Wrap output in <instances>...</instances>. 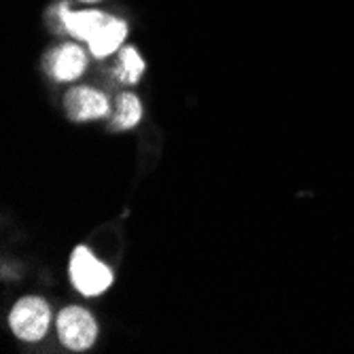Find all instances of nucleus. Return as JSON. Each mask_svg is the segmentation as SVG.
Wrapping results in <instances>:
<instances>
[{"mask_svg": "<svg viewBox=\"0 0 354 354\" xmlns=\"http://www.w3.org/2000/svg\"><path fill=\"white\" fill-rule=\"evenodd\" d=\"M71 278H73L75 286L87 297L104 293L106 288L111 286V282H113L111 270L104 263H100L98 259H95V257L85 246H79L73 252Z\"/></svg>", "mask_w": 354, "mask_h": 354, "instance_id": "obj_1", "label": "nucleus"}, {"mask_svg": "<svg viewBox=\"0 0 354 354\" xmlns=\"http://www.w3.org/2000/svg\"><path fill=\"white\" fill-rule=\"evenodd\" d=\"M49 306L41 297H24L11 310V329L19 339L39 342L49 329Z\"/></svg>", "mask_w": 354, "mask_h": 354, "instance_id": "obj_2", "label": "nucleus"}, {"mask_svg": "<svg viewBox=\"0 0 354 354\" xmlns=\"http://www.w3.org/2000/svg\"><path fill=\"white\" fill-rule=\"evenodd\" d=\"M57 333L62 344L71 350H87L98 337V325L83 308H66L57 316Z\"/></svg>", "mask_w": 354, "mask_h": 354, "instance_id": "obj_3", "label": "nucleus"}, {"mask_svg": "<svg viewBox=\"0 0 354 354\" xmlns=\"http://www.w3.org/2000/svg\"><path fill=\"white\" fill-rule=\"evenodd\" d=\"M66 113L75 121H89V119H98L109 113V100L100 91L89 89V87H75L66 93V100H64Z\"/></svg>", "mask_w": 354, "mask_h": 354, "instance_id": "obj_4", "label": "nucleus"}, {"mask_svg": "<svg viewBox=\"0 0 354 354\" xmlns=\"http://www.w3.org/2000/svg\"><path fill=\"white\" fill-rule=\"evenodd\" d=\"M49 71L57 81H73L85 71V53L77 45H64L51 53Z\"/></svg>", "mask_w": 354, "mask_h": 354, "instance_id": "obj_5", "label": "nucleus"}, {"mask_svg": "<svg viewBox=\"0 0 354 354\" xmlns=\"http://www.w3.org/2000/svg\"><path fill=\"white\" fill-rule=\"evenodd\" d=\"M125 35H127L125 21L106 15L102 26L95 30V35L87 43H89V49H91V53L95 57H106V55H111L123 43Z\"/></svg>", "mask_w": 354, "mask_h": 354, "instance_id": "obj_6", "label": "nucleus"}, {"mask_svg": "<svg viewBox=\"0 0 354 354\" xmlns=\"http://www.w3.org/2000/svg\"><path fill=\"white\" fill-rule=\"evenodd\" d=\"M59 17L64 28L81 41H89L106 19V15L100 11H68L66 5L59 9Z\"/></svg>", "mask_w": 354, "mask_h": 354, "instance_id": "obj_7", "label": "nucleus"}, {"mask_svg": "<svg viewBox=\"0 0 354 354\" xmlns=\"http://www.w3.org/2000/svg\"><path fill=\"white\" fill-rule=\"evenodd\" d=\"M142 106L140 100L132 93H121L119 104H117V115L113 119L115 130H127V127H134L140 121Z\"/></svg>", "mask_w": 354, "mask_h": 354, "instance_id": "obj_8", "label": "nucleus"}, {"mask_svg": "<svg viewBox=\"0 0 354 354\" xmlns=\"http://www.w3.org/2000/svg\"><path fill=\"white\" fill-rule=\"evenodd\" d=\"M142 73H145V62L138 55V51L134 47L121 49V64L117 68V77L123 83H136Z\"/></svg>", "mask_w": 354, "mask_h": 354, "instance_id": "obj_9", "label": "nucleus"}, {"mask_svg": "<svg viewBox=\"0 0 354 354\" xmlns=\"http://www.w3.org/2000/svg\"><path fill=\"white\" fill-rule=\"evenodd\" d=\"M83 3H98V0H83Z\"/></svg>", "mask_w": 354, "mask_h": 354, "instance_id": "obj_10", "label": "nucleus"}]
</instances>
